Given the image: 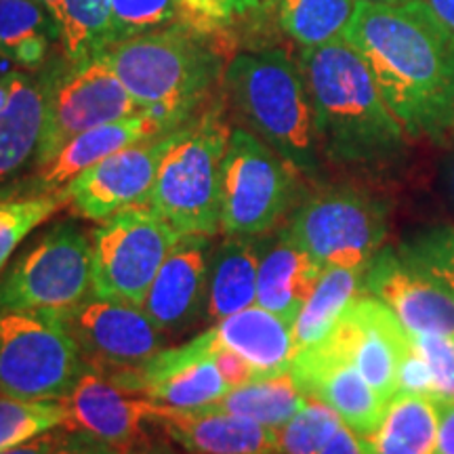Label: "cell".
Instances as JSON below:
<instances>
[{
  "label": "cell",
  "instance_id": "1",
  "mask_svg": "<svg viewBox=\"0 0 454 454\" xmlns=\"http://www.w3.org/2000/svg\"><path fill=\"white\" fill-rule=\"evenodd\" d=\"M345 41L364 59L406 135L434 141L454 135V34L425 0L360 3Z\"/></svg>",
  "mask_w": 454,
  "mask_h": 454
},
{
  "label": "cell",
  "instance_id": "2",
  "mask_svg": "<svg viewBox=\"0 0 454 454\" xmlns=\"http://www.w3.org/2000/svg\"><path fill=\"white\" fill-rule=\"evenodd\" d=\"M320 154L343 167H383L404 152L406 130L348 41L303 49Z\"/></svg>",
  "mask_w": 454,
  "mask_h": 454
},
{
  "label": "cell",
  "instance_id": "3",
  "mask_svg": "<svg viewBox=\"0 0 454 454\" xmlns=\"http://www.w3.org/2000/svg\"><path fill=\"white\" fill-rule=\"evenodd\" d=\"M225 95L247 130L297 173L320 168L316 112L301 64L280 49L240 53L223 74Z\"/></svg>",
  "mask_w": 454,
  "mask_h": 454
},
{
  "label": "cell",
  "instance_id": "4",
  "mask_svg": "<svg viewBox=\"0 0 454 454\" xmlns=\"http://www.w3.org/2000/svg\"><path fill=\"white\" fill-rule=\"evenodd\" d=\"M101 57L141 110L168 133L194 118L211 98L221 72L217 51L185 27L127 38Z\"/></svg>",
  "mask_w": 454,
  "mask_h": 454
},
{
  "label": "cell",
  "instance_id": "5",
  "mask_svg": "<svg viewBox=\"0 0 454 454\" xmlns=\"http://www.w3.org/2000/svg\"><path fill=\"white\" fill-rule=\"evenodd\" d=\"M230 135L219 104L173 133L147 207L181 236L221 231V179Z\"/></svg>",
  "mask_w": 454,
  "mask_h": 454
},
{
  "label": "cell",
  "instance_id": "6",
  "mask_svg": "<svg viewBox=\"0 0 454 454\" xmlns=\"http://www.w3.org/2000/svg\"><path fill=\"white\" fill-rule=\"evenodd\" d=\"M284 230L322 268L364 271L387 238L389 207L357 187H325L294 207Z\"/></svg>",
  "mask_w": 454,
  "mask_h": 454
},
{
  "label": "cell",
  "instance_id": "7",
  "mask_svg": "<svg viewBox=\"0 0 454 454\" xmlns=\"http://www.w3.org/2000/svg\"><path fill=\"white\" fill-rule=\"evenodd\" d=\"M87 362L53 314L0 309V395L66 400Z\"/></svg>",
  "mask_w": 454,
  "mask_h": 454
},
{
  "label": "cell",
  "instance_id": "8",
  "mask_svg": "<svg viewBox=\"0 0 454 454\" xmlns=\"http://www.w3.org/2000/svg\"><path fill=\"white\" fill-rule=\"evenodd\" d=\"M41 82L44 122L36 152L38 168L47 167L84 130L144 112L101 55L64 64L53 61L44 66Z\"/></svg>",
  "mask_w": 454,
  "mask_h": 454
},
{
  "label": "cell",
  "instance_id": "9",
  "mask_svg": "<svg viewBox=\"0 0 454 454\" xmlns=\"http://www.w3.org/2000/svg\"><path fill=\"white\" fill-rule=\"evenodd\" d=\"M93 293L90 238L74 221L34 240L0 278V309L61 314Z\"/></svg>",
  "mask_w": 454,
  "mask_h": 454
},
{
  "label": "cell",
  "instance_id": "10",
  "mask_svg": "<svg viewBox=\"0 0 454 454\" xmlns=\"http://www.w3.org/2000/svg\"><path fill=\"white\" fill-rule=\"evenodd\" d=\"M294 170L251 130L231 129L221 179V231L263 236L291 211L297 196Z\"/></svg>",
  "mask_w": 454,
  "mask_h": 454
},
{
  "label": "cell",
  "instance_id": "11",
  "mask_svg": "<svg viewBox=\"0 0 454 454\" xmlns=\"http://www.w3.org/2000/svg\"><path fill=\"white\" fill-rule=\"evenodd\" d=\"M179 238V231L152 207L112 215L90 234L93 293L141 305Z\"/></svg>",
  "mask_w": 454,
  "mask_h": 454
},
{
  "label": "cell",
  "instance_id": "12",
  "mask_svg": "<svg viewBox=\"0 0 454 454\" xmlns=\"http://www.w3.org/2000/svg\"><path fill=\"white\" fill-rule=\"evenodd\" d=\"M70 333L89 366L130 371L164 349V334L141 305L90 294L76 308L53 314Z\"/></svg>",
  "mask_w": 454,
  "mask_h": 454
},
{
  "label": "cell",
  "instance_id": "13",
  "mask_svg": "<svg viewBox=\"0 0 454 454\" xmlns=\"http://www.w3.org/2000/svg\"><path fill=\"white\" fill-rule=\"evenodd\" d=\"M291 374L305 395L331 406L360 438L379 427L389 404L366 383L334 331L299 349L293 357Z\"/></svg>",
  "mask_w": 454,
  "mask_h": 454
},
{
  "label": "cell",
  "instance_id": "14",
  "mask_svg": "<svg viewBox=\"0 0 454 454\" xmlns=\"http://www.w3.org/2000/svg\"><path fill=\"white\" fill-rule=\"evenodd\" d=\"M173 133L124 147L72 179L66 185L72 211L89 221H106L127 208L147 207Z\"/></svg>",
  "mask_w": 454,
  "mask_h": 454
},
{
  "label": "cell",
  "instance_id": "15",
  "mask_svg": "<svg viewBox=\"0 0 454 454\" xmlns=\"http://www.w3.org/2000/svg\"><path fill=\"white\" fill-rule=\"evenodd\" d=\"M219 343L217 331L208 328L190 343L158 351L144 366H139L145 395L158 406L177 411H196L217 404L230 391V385L215 362Z\"/></svg>",
  "mask_w": 454,
  "mask_h": 454
},
{
  "label": "cell",
  "instance_id": "16",
  "mask_svg": "<svg viewBox=\"0 0 454 454\" xmlns=\"http://www.w3.org/2000/svg\"><path fill=\"white\" fill-rule=\"evenodd\" d=\"M343 340L366 383L391 402L397 394V371L411 349L412 339L394 311L374 299L360 294L333 328Z\"/></svg>",
  "mask_w": 454,
  "mask_h": 454
},
{
  "label": "cell",
  "instance_id": "17",
  "mask_svg": "<svg viewBox=\"0 0 454 454\" xmlns=\"http://www.w3.org/2000/svg\"><path fill=\"white\" fill-rule=\"evenodd\" d=\"M364 293L400 317L411 334H454V301L438 282L383 247L364 270Z\"/></svg>",
  "mask_w": 454,
  "mask_h": 454
},
{
  "label": "cell",
  "instance_id": "18",
  "mask_svg": "<svg viewBox=\"0 0 454 454\" xmlns=\"http://www.w3.org/2000/svg\"><path fill=\"white\" fill-rule=\"evenodd\" d=\"M211 236H181L152 282L141 309L164 334L184 333L207 309Z\"/></svg>",
  "mask_w": 454,
  "mask_h": 454
},
{
  "label": "cell",
  "instance_id": "19",
  "mask_svg": "<svg viewBox=\"0 0 454 454\" xmlns=\"http://www.w3.org/2000/svg\"><path fill=\"white\" fill-rule=\"evenodd\" d=\"M64 404L70 412V427L89 431L124 450L139 438L141 425L154 419L158 408L147 395L89 364Z\"/></svg>",
  "mask_w": 454,
  "mask_h": 454
},
{
  "label": "cell",
  "instance_id": "20",
  "mask_svg": "<svg viewBox=\"0 0 454 454\" xmlns=\"http://www.w3.org/2000/svg\"><path fill=\"white\" fill-rule=\"evenodd\" d=\"M152 421L190 454H282L280 431L217 406L177 411L158 406Z\"/></svg>",
  "mask_w": 454,
  "mask_h": 454
},
{
  "label": "cell",
  "instance_id": "21",
  "mask_svg": "<svg viewBox=\"0 0 454 454\" xmlns=\"http://www.w3.org/2000/svg\"><path fill=\"white\" fill-rule=\"evenodd\" d=\"M322 271L325 268L282 227L265 242H259L257 305L294 322L314 293Z\"/></svg>",
  "mask_w": 454,
  "mask_h": 454
},
{
  "label": "cell",
  "instance_id": "22",
  "mask_svg": "<svg viewBox=\"0 0 454 454\" xmlns=\"http://www.w3.org/2000/svg\"><path fill=\"white\" fill-rule=\"evenodd\" d=\"M160 135H168V130L147 112L84 130L82 135L74 137L47 167L41 168V175L32 184V194L64 190L72 179H76L78 175L95 167L104 158L145 139L160 137Z\"/></svg>",
  "mask_w": 454,
  "mask_h": 454
},
{
  "label": "cell",
  "instance_id": "23",
  "mask_svg": "<svg viewBox=\"0 0 454 454\" xmlns=\"http://www.w3.org/2000/svg\"><path fill=\"white\" fill-rule=\"evenodd\" d=\"M215 331L225 348L251 362L259 379L291 372L293 357L297 354L293 322L253 305L219 320Z\"/></svg>",
  "mask_w": 454,
  "mask_h": 454
},
{
  "label": "cell",
  "instance_id": "24",
  "mask_svg": "<svg viewBox=\"0 0 454 454\" xmlns=\"http://www.w3.org/2000/svg\"><path fill=\"white\" fill-rule=\"evenodd\" d=\"M44 122V90L41 76L9 72V93L0 106V184L13 179L36 160Z\"/></svg>",
  "mask_w": 454,
  "mask_h": 454
},
{
  "label": "cell",
  "instance_id": "25",
  "mask_svg": "<svg viewBox=\"0 0 454 454\" xmlns=\"http://www.w3.org/2000/svg\"><path fill=\"white\" fill-rule=\"evenodd\" d=\"M259 242L253 236H227L211 253L207 316L213 322L257 305Z\"/></svg>",
  "mask_w": 454,
  "mask_h": 454
},
{
  "label": "cell",
  "instance_id": "26",
  "mask_svg": "<svg viewBox=\"0 0 454 454\" xmlns=\"http://www.w3.org/2000/svg\"><path fill=\"white\" fill-rule=\"evenodd\" d=\"M440 406L429 395L397 394L379 427L362 440L366 454H440Z\"/></svg>",
  "mask_w": 454,
  "mask_h": 454
},
{
  "label": "cell",
  "instance_id": "27",
  "mask_svg": "<svg viewBox=\"0 0 454 454\" xmlns=\"http://www.w3.org/2000/svg\"><path fill=\"white\" fill-rule=\"evenodd\" d=\"M364 291V271L349 268H325L314 293L293 322L297 351L317 343L333 331L343 311Z\"/></svg>",
  "mask_w": 454,
  "mask_h": 454
},
{
  "label": "cell",
  "instance_id": "28",
  "mask_svg": "<svg viewBox=\"0 0 454 454\" xmlns=\"http://www.w3.org/2000/svg\"><path fill=\"white\" fill-rule=\"evenodd\" d=\"M59 24L36 0H0V53L24 67L44 64Z\"/></svg>",
  "mask_w": 454,
  "mask_h": 454
},
{
  "label": "cell",
  "instance_id": "29",
  "mask_svg": "<svg viewBox=\"0 0 454 454\" xmlns=\"http://www.w3.org/2000/svg\"><path fill=\"white\" fill-rule=\"evenodd\" d=\"M309 397L299 389L293 374H278V377L257 379V381L230 389L217 402L225 412L240 414V417L257 421L265 427L282 429L301 408L308 404Z\"/></svg>",
  "mask_w": 454,
  "mask_h": 454
},
{
  "label": "cell",
  "instance_id": "30",
  "mask_svg": "<svg viewBox=\"0 0 454 454\" xmlns=\"http://www.w3.org/2000/svg\"><path fill=\"white\" fill-rule=\"evenodd\" d=\"M357 0H280L284 32L303 49L345 41Z\"/></svg>",
  "mask_w": 454,
  "mask_h": 454
},
{
  "label": "cell",
  "instance_id": "31",
  "mask_svg": "<svg viewBox=\"0 0 454 454\" xmlns=\"http://www.w3.org/2000/svg\"><path fill=\"white\" fill-rule=\"evenodd\" d=\"M59 41L66 59L82 61L101 55L114 44L110 0H64Z\"/></svg>",
  "mask_w": 454,
  "mask_h": 454
},
{
  "label": "cell",
  "instance_id": "32",
  "mask_svg": "<svg viewBox=\"0 0 454 454\" xmlns=\"http://www.w3.org/2000/svg\"><path fill=\"white\" fill-rule=\"evenodd\" d=\"M66 204H70L66 187L30 196L0 198V278L17 247Z\"/></svg>",
  "mask_w": 454,
  "mask_h": 454
},
{
  "label": "cell",
  "instance_id": "33",
  "mask_svg": "<svg viewBox=\"0 0 454 454\" xmlns=\"http://www.w3.org/2000/svg\"><path fill=\"white\" fill-rule=\"evenodd\" d=\"M64 425L70 427V412L64 400L32 402L0 395V452Z\"/></svg>",
  "mask_w": 454,
  "mask_h": 454
},
{
  "label": "cell",
  "instance_id": "34",
  "mask_svg": "<svg viewBox=\"0 0 454 454\" xmlns=\"http://www.w3.org/2000/svg\"><path fill=\"white\" fill-rule=\"evenodd\" d=\"M412 268L438 282L454 301V227L440 225L419 231L397 248Z\"/></svg>",
  "mask_w": 454,
  "mask_h": 454
},
{
  "label": "cell",
  "instance_id": "35",
  "mask_svg": "<svg viewBox=\"0 0 454 454\" xmlns=\"http://www.w3.org/2000/svg\"><path fill=\"white\" fill-rule=\"evenodd\" d=\"M340 425L343 421L331 406L309 397L308 404L278 429L282 454H320Z\"/></svg>",
  "mask_w": 454,
  "mask_h": 454
},
{
  "label": "cell",
  "instance_id": "36",
  "mask_svg": "<svg viewBox=\"0 0 454 454\" xmlns=\"http://www.w3.org/2000/svg\"><path fill=\"white\" fill-rule=\"evenodd\" d=\"M114 44L177 21L184 0H110Z\"/></svg>",
  "mask_w": 454,
  "mask_h": 454
},
{
  "label": "cell",
  "instance_id": "37",
  "mask_svg": "<svg viewBox=\"0 0 454 454\" xmlns=\"http://www.w3.org/2000/svg\"><path fill=\"white\" fill-rule=\"evenodd\" d=\"M431 368L434 400L454 402V334H411Z\"/></svg>",
  "mask_w": 454,
  "mask_h": 454
},
{
  "label": "cell",
  "instance_id": "38",
  "mask_svg": "<svg viewBox=\"0 0 454 454\" xmlns=\"http://www.w3.org/2000/svg\"><path fill=\"white\" fill-rule=\"evenodd\" d=\"M268 0H184V7L208 26H225Z\"/></svg>",
  "mask_w": 454,
  "mask_h": 454
},
{
  "label": "cell",
  "instance_id": "39",
  "mask_svg": "<svg viewBox=\"0 0 454 454\" xmlns=\"http://www.w3.org/2000/svg\"><path fill=\"white\" fill-rule=\"evenodd\" d=\"M397 394L434 397V379H431V368L414 343L411 345V349H408L404 360H402L400 371H397Z\"/></svg>",
  "mask_w": 454,
  "mask_h": 454
},
{
  "label": "cell",
  "instance_id": "40",
  "mask_svg": "<svg viewBox=\"0 0 454 454\" xmlns=\"http://www.w3.org/2000/svg\"><path fill=\"white\" fill-rule=\"evenodd\" d=\"M215 362H217L219 372L223 374V379L230 385V389L240 387V385L257 381L259 374L254 371L251 362H247L240 354H236L234 349L225 348L223 343H219L217 351H215Z\"/></svg>",
  "mask_w": 454,
  "mask_h": 454
},
{
  "label": "cell",
  "instance_id": "41",
  "mask_svg": "<svg viewBox=\"0 0 454 454\" xmlns=\"http://www.w3.org/2000/svg\"><path fill=\"white\" fill-rule=\"evenodd\" d=\"M53 454H127V450L84 429L67 427L64 440H61V444L57 446Z\"/></svg>",
  "mask_w": 454,
  "mask_h": 454
},
{
  "label": "cell",
  "instance_id": "42",
  "mask_svg": "<svg viewBox=\"0 0 454 454\" xmlns=\"http://www.w3.org/2000/svg\"><path fill=\"white\" fill-rule=\"evenodd\" d=\"M67 427H55L47 431V434L38 435V438H34L30 442H24V444L15 446V448H9V450L0 452V454H53L57 450V446L61 444V440H64Z\"/></svg>",
  "mask_w": 454,
  "mask_h": 454
},
{
  "label": "cell",
  "instance_id": "43",
  "mask_svg": "<svg viewBox=\"0 0 454 454\" xmlns=\"http://www.w3.org/2000/svg\"><path fill=\"white\" fill-rule=\"evenodd\" d=\"M320 454H366V450L364 446H362L360 435L354 434V431L343 423Z\"/></svg>",
  "mask_w": 454,
  "mask_h": 454
},
{
  "label": "cell",
  "instance_id": "44",
  "mask_svg": "<svg viewBox=\"0 0 454 454\" xmlns=\"http://www.w3.org/2000/svg\"><path fill=\"white\" fill-rule=\"evenodd\" d=\"M440 406V454H454V402H438Z\"/></svg>",
  "mask_w": 454,
  "mask_h": 454
},
{
  "label": "cell",
  "instance_id": "45",
  "mask_svg": "<svg viewBox=\"0 0 454 454\" xmlns=\"http://www.w3.org/2000/svg\"><path fill=\"white\" fill-rule=\"evenodd\" d=\"M127 454H179L170 442H164L162 438H139L127 448Z\"/></svg>",
  "mask_w": 454,
  "mask_h": 454
},
{
  "label": "cell",
  "instance_id": "46",
  "mask_svg": "<svg viewBox=\"0 0 454 454\" xmlns=\"http://www.w3.org/2000/svg\"><path fill=\"white\" fill-rule=\"evenodd\" d=\"M434 15L454 34V0H425Z\"/></svg>",
  "mask_w": 454,
  "mask_h": 454
},
{
  "label": "cell",
  "instance_id": "47",
  "mask_svg": "<svg viewBox=\"0 0 454 454\" xmlns=\"http://www.w3.org/2000/svg\"><path fill=\"white\" fill-rule=\"evenodd\" d=\"M446 194H448V200H450V207L454 211V152H452L450 164H448V170H446Z\"/></svg>",
  "mask_w": 454,
  "mask_h": 454
},
{
  "label": "cell",
  "instance_id": "48",
  "mask_svg": "<svg viewBox=\"0 0 454 454\" xmlns=\"http://www.w3.org/2000/svg\"><path fill=\"white\" fill-rule=\"evenodd\" d=\"M36 3H41L43 7L47 9L51 15L55 17L57 24H59V20H61V7H64V0H36ZM59 36H61V34H59Z\"/></svg>",
  "mask_w": 454,
  "mask_h": 454
},
{
  "label": "cell",
  "instance_id": "49",
  "mask_svg": "<svg viewBox=\"0 0 454 454\" xmlns=\"http://www.w3.org/2000/svg\"><path fill=\"white\" fill-rule=\"evenodd\" d=\"M357 3H371V4H404L408 0H357Z\"/></svg>",
  "mask_w": 454,
  "mask_h": 454
}]
</instances>
